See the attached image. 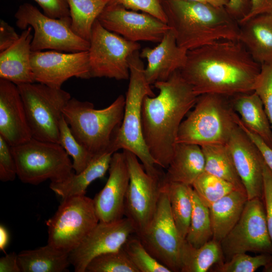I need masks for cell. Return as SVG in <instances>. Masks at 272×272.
<instances>
[{"instance_id":"obj_1","label":"cell","mask_w":272,"mask_h":272,"mask_svg":"<svg viewBox=\"0 0 272 272\" xmlns=\"http://www.w3.org/2000/svg\"><path fill=\"white\" fill-rule=\"evenodd\" d=\"M261 65L239 40H220L188 50L179 72L197 96L227 97L254 92Z\"/></svg>"},{"instance_id":"obj_2","label":"cell","mask_w":272,"mask_h":272,"mask_svg":"<svg viewBox=\"0 0 272 272\" xmlns=\"http://www.w3.org/2000/svg\"><path fill=\"white\" fill-rule=\"evenodd\" d=\"M157 96H146L142 109L143 134L157 165L167 169L177 144L180 125L197 99L179 70L167 80L154 84Z\"/></svg>"},{"instance_id":"obj_3","label":"cell","mask_w":272,"mask_h":272,"mask_svg":"<svg viewBox=\"0 0 272 272\" xmlns=\"http://www.w3.org/2000/svg\"><path fill=\"white\" fill-rule=\"evenodd\" d=\"M160 1L177 45L187 51L220 40H238L240 25L225 7L186 0Z\"/></svg>"},{"instance_id":"obj_4","label":"cell","mask_w":272,"mask_h":272,"mask_svg":"<svg viewBox=\"0 0 272 272\" xmlns=\"http://www.w3.org/2000/svg\"><path fill=\"white\" fill-rule=\"evenodd\" d=\"M141 58L139 50H137L128 58L130 76L123 118L111 142L109 151L114 153L122 149L132 153L141 161L148 174L162 179L164 173L157 168L143 134L142 109L143 100L146 96L153 97L155 95L146 79L145 68Z\"/></svg>"},{"instance_id":"obj_5","label":"cell","mask_w":272,"mask_h":272,"mask_svg":"<svg viewBox=\"0 0 272 272\" xmlns=\"http://www.w3.org/2000/svg\"><path fill=\"white\" fill-rule=\"evenodd\" d=\"M125 101L120 95L108 106L97 109L91 102L72 98L63 115L76 140L95 156L110 152L123 120Z\"/></svg>"},{"instance_id":"obj_6","label":"cell","mask_w":272,"mask_h":272,"mask_svg":"<svg viewBox=\"0 0 272 272\" xmlns=\"http://www.w3.org/2000/svg\"><path fill=\"white\" fill-rule=\"evenodd\" d=\"M193 109L182 121L177 143H189L200 147L226 144L237 127L230 97L212 94L197 97Z\"/></svg>"},{"instance_id":"obj_7","label":"cell","mask_w":272,"mask_h":272,"mask_svg":"<svg viewBox=\"0 0 272 272\" xmlns=\"http://www.w3.org/2000/svg\"><path fill=\"white\" fill-rule=\"evenodd\" d=\"M11 147L17 176L24 183L38 185L46 180L59 182L74 173L69 155L58 143L32 138Z\"/></svg>"},{"instance_id":"obj_8","label":"cell","mask_w":272,"mask_h":272,"mask_svg":"<svg viewBox=\"0 0 272 272\" xmlns=\"http://www.w3.org/2000/svg\"><path fill=\"white\" fill-rule=\"evenodd\" d=\"M32 138L58 143L59 123L70 94L37 83L17 85Z\"/></svg>"},{"instance_id":"obj_9","label":"cell","mask_w":272,"mask_h":272,"mask_svg":"<svg viewBox=\"0 0 272 272\" xmlns=\"http://www.w3.org/2000/svg\"><path fill=\"white\" fill-rule=\"evenodd\" d=\"M14 17L19 28L23 30L31 27L33 30L32 51L77 52L89 50V41L73 31L70 17L52 18L29 3L20 5Z\"/></svg>"},{"instance_id":"obj_10","label":"cell","mask_w":272,"mask_h":272,"mask_svg":"<svg viewBox=\"0 0 272 272\" xmlns=\"http://www.w3.org/2000/svg\"><path fill=\"white\" fill-rule=\"evenodd\" d=\"M99 222L93 199L85 195L63 199L53 216L46 221L47 243L70 253Z\"/></svg>"},{"instance_id":"obj_11","label":"cell","mask_w":272,"mask_h":272,"mask_svg":"<svg viewBox=\"0 0 272 272\" xmlns=\"http://www.w3.org/2000/svg\"><path fill=\"white\" fill-rule=\"evenodd\" d=\"M88 50L91 78H108L117 80L129 79L128 58L139 50L138 42L126 40L94 22Z\"/></svg>"},{"instance_id":"obj_12","label":"cell","mask_w":272,"mask_h":272,"mask_svg":"<svg viewBox=\"0 0 272 272\" xmlns=\"http://www.w3.org/2000/svg\"><path fill=\"white\" fill-rule=\"evenodd\" d=\"M137 236L159 262L171 272H180L181 252L185 239L181 237L174 223L168 191L162 181L155 214L144 231Z\"/></svg>"},{"instance_id":"obj_13","label":"cell","mask_w":272,"mask_h":272,"mask_svg":"<svg viewBox=\"0 0 272 272\" xmlns=\"http://www.w3.org/2000/svg\"><path fill=\"white\" fill-rule=\"evenodd\" d=\"M220 244L226 261L236 254L248 252L272 254L262 198L248 199L239 220Z\"/></svg>"},{"instance_id":"obj_14","label":"cell","mask_w":272,"mask_h":272,"mask_svg":"<svg viewBox=\"0 0 272 272\" xmlns=\"http://www.w3.org/2000/svg\"><path fill=\"white\" fill-rule=\"evenodd\" d=\"M123 151L129 174L124 216L131 221L135 228V234L139 235L148 227L155 214L162 179L148 174L134 154Z\"/></svg>"},{"instance_id":"obj_15","label":"cell","mask_w":272,"mask_h":272,"mask_svg":"<svg viewBox=\"0 0 272 272\" xmlns=\"http://www.w3.org/2000/svg\"><path fill=\"white\" fill-rule=\"evenodd\" d=\"M31 64L35 82L60 88L67 80L91 78L88 51H32Z\"/></svg>"},{"instance_id":"obj_16","label":"cell","mask_w":272,"mask_h":272,"mask_svg":"<svg viewBox=\"0 0 272 272\" xmlns=\"http://www.w3.org/2000/svg\"><path fill=\"white\" fill-rule=\"evenodd\" d=\"M133 234H135L134 227L127 217L109 222L99 221L70 253V261L74 271L86 272L87 265L94 258L121 249Z\"/></svg>"},{"instance_id":"obj_17","label":"cell","mask_w":272,"mask_h":272,"mask_svg":"<svg viewBox=\"0 0 272 272\" xmlns=\"http://www.w3.org/2000/svg\"><path fill=\"white\" fill-rule=\"evenodd\" d=\"M97 20L105 29L135 42H160L171 29L167 23L151 15L113 4H107Z\"/></svg>"},{"instance_id":"obj_18","label":"cell","mask_w":272,"mask_h":272,"mask_svg":"<svg viewBox=\"0 0 272 272\" xmlns=\"http://www.w3.org/2000/svg\"><path fill=\"white\" fill-rule=\"evenodd\" d=\"M227 145L248 199H263L264 160L260 152L238 125Z\"/></svg>"},{"instance_id":"obj_19","label":"cell","mask_w":272,"mask_h":272,"mask_svg":"<svg viewBox=\"0 0 272 272\" xmlns=\"http://www.w3.org/2000/svg\"><path fill=\"white\" fill-rule=\"evenodd\" d=\"M108 171L105 185L93 198L99 221L104 222L117 220L124 216L129 174L123 151L113 154Z\"/></svg>"},{"instance_id":"obj_20","label":"cell","mask_w":272,"mask_h":272,"mask_svg":"<svg viewBox=\"0 0 272 272\" xmlns=\"http://www.w3.org/2000/svg\"><path fill=\"white\" fill-rule=\"evenodd\" d=\"M0 135L11 146L32 138L17 85L0 79Z\"/></svg>"},{"instance_id":"obj_21","label":"cell","mask_w":272,"mask_h":272,"mask_svg":"<svg viewBox=\"0 0 272 272\" xmlns=\"http://www.w3.org/2000/svg\"><path fill=\"white\" fill-rule=\"evenodd\" d=\"M187 51L177 45L171 29L166 33L157 46L143 49L140 54L141 58L147 60L145 74L149 84L165 81L180 70L186 62Z\"/></svg>"},{"instance_id":"obj_22","label":"cell","mask_w":272,"mask_h":272,"mask_svg":"<svg viewBox=\"0 0 272 272\" xmlns=\"http://www.w3.org/2000/svg\"><path fill=\"white\" fill-rule=\"evenodd\" d=\"M32 30H23L14 44L0 52V79L16 85L35 82L31 64Z\"/></svg>"},{"instance_id":"obj_23","label":"cell","mask_w":272,"mask_h":272,"mask_svg":"<svg viewBox=\"0 0 272 272\" xmlns=\"http://www.w3.org/2000/svg\"><path fill=\"white\" fill-rule=\"evenodd\" d=\"M238 40L260 65L272 62V15L255 16L239 24Z\"/></svg>"},{"instance_id":"obj_24","label":"cell","mask_w":272,"mask_h":272,"mask_svg":"<svg viewBox=\"0 0 272 272\" xmlns=\"http://www.w3.org/2000/svg\"><path fill=\"white\" fill-rule=\"evenodd\" d=\"M205 159L200 146L193 144L177 143L162 181L191 186L205 171Z\"/></svg>"},{"instance_id":"obj_25","label":"cell","mask_w":272,"mask_h":272,"mask_svg":"<svg viewBox=\"0 0 272 272\" xmlns=\"http://www.w3.org/2000/svg\"><path fill=\"white\" fill-rule=\"evenodd\" d=\"M248 199L245 191L235 190L209 207L212 239L221 242L239 220Z\"/></svg>"},{"instance_id":"obj_26","label":"cell","mask_w":272,"mask_h":272,"mask_svg":"<svg viewBox=\"0 0 272 272\" xmlns=\"http://www.w3.org/2000/svg\"><path fill=\"white\" fill-rule=\"evenodd\" d=\"M230 101L243 124L272 148V127L258 95L255 92L241 94Z\"/></svg>"},{"instance_id":"obj_27","label":"cell","mask_w":272,"mask_h":272,"mask_svg":"<svg viewBox=\"0 0 272 272\" xmlns=\"http://www.w3.org/2000/svg\"><path fill=\"white\" fill-rule=\"evenodd\" d=\"M113 153L107 152L94 157L87 167L79 173H73L68 178L59 182H51L50 188L62 199L85 195L89 185L104 176L109 170Z\"/></svg>"},{"instance_id":"obj_28","label":"cell","mask_w":272,"mask_h":272,"mask_svg":"<svg viewBox=\"0 0 272 272\" xmlns=\"http://www.w3.org/2000/svg\"><path fill=\"white\" fill-rule=\"evenodd\" d=\"M69 253L49 244L18 255L21 272H66L71 265Z\"/></svg>"},{"instance_id":"obj_29","label":"cell","mask_w":272,"mask_h":272,"mask_svg":"<svg viewBox=\"0 0 272 272\" xmlns=\"http://www.w3.org/2000/svg\"><path fill=\"white\" fill-rule=\"evenodd\" d=\"M224 259L220 243L214 239L198 248L185 240L181 252L180 272H207Z\"/></svg>"},{"instance_id":"obj_30","label":"cell","mask_w":272,"mask_h":272,"mask_svg":"<svg viewBox=\"0 0 272 272\" xmlns=\"http://www.w3.org/2000/svg\"><path fill=\"white\" fill-rule=\"evenodd\" d=\"M201 148L205 159V171L230 182L238 190L245 191L227 144Z\"/></svg>"},{"instance_id":"obj_31","label":"cell","mask_w":272,"mask_h":272,"mask_svg":"<svg viewBox=\"0 0 272 272\" xmlns=\"http://www.w3.org/2000/svg\"><path fill=\"white\" fill-rule=\"evenodd\" d=\"M162 183L168 191L174 223L181 237L185 239L192 211V187L180 183L163 181Z\"/></svg>"},{"instance_id":"obj_32","label":"cell","mask_w":272,"mask_h":272,"mask_svg":"<svg viewBox=\"0 0 272 272\" xmlns=\"http://www.w3.org/2000/svg\"><path fill=\"white\" fill-rule=\"evenodd\" d=\"M71 27L79 36L89 41L92 26L109 0H66Z\"/></svg>"},{"instance_id":"obj_33","label":"cell","mask_w":272,"mask_h":272,"mask_svg":"<svg viewBox=\"0 0 272 272\" xmlns=\"http://www.w3.org/2000/svg\"><path fill=\"white\" fill-rule=\"evenodd\" d=\"M191 198L192 211L185 240L198 248L213 238V231L209 208L201 201L193 188Z\"/></svg>"},{"instance_id":"obj_34","label":"cell","mask_w":272,"mask_h":272,"mask_svg":"<svg viewBox=\"0 0 272 272\" xmlns=\"http://www.w3.org/2000/svg\"><path fill=\"white\" fill-rule=\"evenodd\" d=\"M191 186L201 201L208 207L238 190L230 182L206 171L195 179Z\"/></svg>"},{"instance_id":"obj_35","label":"cell","mask_w":272,"mask_h":272,"mask_svg":"<svg viewBox=\"0 0 272 272\" xmlns=\"http://www.w3.org/2000/svg\"><path fill=\"white\" fill-rule=\"evenodd\" d=\"M58 144L72 157L76 173L85 169L94 157L75 138L63 115L59 123Z\"/></svg>"},{"instance_id":"obj_36","label":"cell","mask_w":272,"mask_h":272,"mask_svg":"<svg viewBox=\"0 0 272 272\" xmlns=\"http://www.w3.org/2000/svg\"><path fill=\"white\" fill-rule=\"evenodd\" d=\"M123 248L139 272H171L148 251L136 235L128 239Z\"/></svg>"},{"instance_id":"obj_37","label":"cell","mask_w":272,"mask_h":272,"mask_svg":"<svg viewBox=\"0 0 272 272\" xmlns=\"http://www.w3.org/2000/svg\"><path fill=\"white\" fill-rule=\"evenodd\" d=\"M86 272H139L128 258L123 247L99 255L87 265Z\"/></svg>"},{"instance_id":"obj_38","label":"cell","mask_w":272,"mask_h":272,"mask_svg":"<svg viewBox=\"0 0 272 272\" xmlns=\"http://www.w3.org/2000/svg\"><path fill=\"white\" fill-rule=\"evenodd\" d=\"M272 263V254L259 253L251 256L246 253L233 255L229 260L216 264L214 271L254 272L258 268L268 266Z\"/></svg>"},{"instance_id":"obj_39","label":"cell","mask_w":272,"mask_h":272,"mask_svg":"<svg viewBox=\"0 0 272 272\" xmlns=\"http://www.w3.org/2000/svg\"><path fill=\"white\" fill-rule=\"evenodd\" d=\"M254 92L260 98L272 127V62L261 65Z\"/></svg>"},{"instance_id":"obj_40","label":"cell","mask_w":272,"mask_h":272,"mask_svg":"<svg viewBox=\"0 0 272 272\" xmlns=\"http://www.w3.org/2000/svg\"><path fill=\"white\" fill-rule=\"evenodd\" d=\"M108 4L120 5L133 11H141L167 24V19L160 0H109Z\"/></svg>"},{"instance_id":"obj_41","label":"cell","mask_w":272,"mask_h":272,"mask_svg":"<svg viewBox=\"0 0 272 272\" xmlns=\"http://www.w3.org/2000/svg\"><path fill=\"white\" fill-rule=\"evenodd\" d=\"M16 176L17 167L12 147L0 135V180L2 182L13 181Z\"/></svg>"},{"instance_id":"obj_42","label":"cell","mask_w":272,"mask_h":272,"mask_svg":"<svg viewBox=\"0 0 272 272\" xmlns=\"http://www.w3.org/2000/svg\"><path fill=\"white\" fill-rule=\"evenodd\" d=\"M263 195L268 230L272 242V172L263 163Z\"/></svg>"},{"instance_id":"obj_43","label":"cell","mask_w":272,"mask_h":272,"mask_svg":"<svg viewBox=\"0 0 272 272\" xmlns=\"http://www.w3.org/2000/svg\"><path fill=\"white\" fill-rule=\"evenodd\" d=\"M43 10V13L52 18L70 17L66 0H34Z\"/></svg>"},{"instance_id":"obj_44","label":"cell","mask_w":272,"mask_h":272,"mask_svg":"<svg viewBox=\"0 0 272 272\" xmlns=\"http://www.w3.org/2000/svg\"><path fill=\"white\" fill-rule=\"evenodd\" d=\"M236 120L238 126L242 129L257 147L265 164L272 172V148L269 147L259 135L248 129L242 122L238 114Z\"/></svg>"},{"instance_id":"obj_45","label":"cell","mask_w":272,"mask_h":272,"mask_svg":"<svg viewBox=\"0 0 272 272\" xmlns=\"http://www.w3.org/2000/svg\"><path fill=\"white\" fill-rule=\"evenodd\" d=\"M20 36L7 22L0 20V52L14 44Z\"/></svg>"},{"instance_id":"obj_46","label":"cell","mask_w":272,"mask_h":272,"mask_svg":"<svg viewBox=\"0 0 272 272\" xmlns=\"http://www.w3.org/2000/svg\"><path fill=\"white\" fill-rule=\"evenodd\" d=\"M225 8L228 13L238 23L249 13L250 0H229Z\"/></svg>"},{"instance_id":"obj_47","label":"cell","mask_w":272,"mask_h":272,"mask_svg":"<svg viewBox=\"0 0 272 272\" xmlns=\"http://www.w3.org/2000/svg\"><path fill=\"white\" fill-rule=\"evenodd\" d=\"M250 9L248 14L239 22L245 21L260 15H272V0H250Z\"/></svg>"},{"instance_id":"obj_48","label":"cell","mask_w":272,"mask_h":272,"mask_svg":"<svg viewBox=\"0 0 272 272\" xmlns=\"http://www.w3.org/2000/svg\"><path fill=\"white\" fill-rule=\"evenodd\" d=\"M18 255L15 252L6 254L0 258V272H21Z\"/></svg>"},{"instance_id":"obj_49","label":"cell","mask_w":272,"mask_h":272,"mask_svg":"<svg viewBox=\"0 0 272 272\" xmlns=\"http://www.w3.org/2000/svg\"><path fill=\"white\" fill-rule=\"evenodd\" d=\"M9 240V235L6 228L3 225L0 226V250L5 251L8 246Z\"/></svg>"},{"instance_id":"obj_50","label":"cell","mask_w":272,"mask_h":272,"mask_svg":"<svg viewBox=\"0 0 272 272\" xmlns=\"http://www.w3.org/2000/svg\"><path fill=\"white\" fill-rule=\"evenodd\" d=\"M207 2L215 7H225L229 0H207Z\"/></svg>"},{"instance_id":"obj_51","label":"cell","mask_w":272,"mask_h":272,"mask_svg":"<svg viewBox=\"0 0 272 272\" xmlns=\"http://www.w3.org/2000/svg\"><path fill=\"white\" fill-rule=\"evenodd\" d=\"M263 270V271L265 272H272V263L264 267Z\"/></svg>"}]
</instances>
